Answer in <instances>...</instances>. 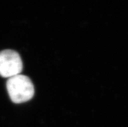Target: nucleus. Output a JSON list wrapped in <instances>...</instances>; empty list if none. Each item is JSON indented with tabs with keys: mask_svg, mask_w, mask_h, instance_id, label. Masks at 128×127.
Instances as JSON below:
<instances>
[{
	"mask_svg": "<svg viewBox=\"0 0 128 127\" xmlns=\"http://www.w3.org/2000/svg\"><path fill=\"white\" fill-rule=\"evenodd\" d=\"M6 89L10 98L15 103L28 101L34 93V86L30 79L20 74L8 79Z\"/></svg>",
	"mask_w": 128,
	"mask_h": 127,
	"instance_id": "f257e3e1",
	"label": "nucleus"
},
{
	"mask_svg": "<svg viewBox=\"0 0 128 127\" xmlns=\"http://www.w3.org/2000/svg\"><path fill=\"white\" fill-rule=\"evenodd\" d=\"M23 64L21 57L16 51L6 49L0 52V75L11 78L20 74Z\"/></svg>",
	"mask_w": 128,
	"mask_h": 127,
	"instance_id": "f03ea898",
	"label": "nucleus"
}]
</instances>
